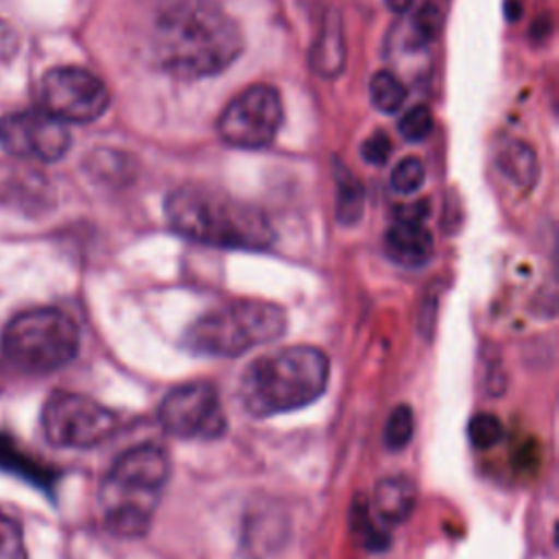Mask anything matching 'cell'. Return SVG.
<instances>
[{
	"instance_id": "6da1fadb",
	"label": "cell",
	"mask_w": 559,
	"mask_h": 559,
	"mask_svg": "<svg viewBox=\"0 0 559 559\" xmlns=\"http://www.w3.org/2000/svg\"><path fill=\"white\" fill-rule=\"evenodd\" d=\"M240 26L216 0H173L153 28L151 50L159 70L181 81L214 76L242 52Z\"/></svg>"
},
{
	"instance_id": "7a4b0ae2",
	"label": "cell",
	"mask_w": 559,
	"mask_h": 559,
	"mask_svg": "<svg viewBox=\"0 0 559 559\" xmlns=\"http://www.w3.org/2000/svg\"><path fill=\"white\" fill-rule=\"evenodd\" d=\"M164 214L173 231L210 247L262 251L275 240L273 225L255 205L201 186L173 190Z\"/></svg>"
},
{
	"instance_id": "3957f363",
	"label": "cell",
	"mask_w": 559,
	"mask_h": 559,
	"mask_svg": "<svg viewBox=\"0 0 559 559\" xmlns=\"http://www.w3.org/2000/svg\"><path fill=\"white\" fill-rule=\"evenodd\" d=\"M328 380L325 352L312 345H288L253 358L242 369L238 400L249 415L273 417L319 400Z\"/></svg>"
},
{
	"instance_id": "277c9868",
	"label": "cell",
	"mask_w": 559,
	"mask_h": 559,
	"mask_svg": "<svg viewBox=\"0 0 559 559\" xmlns=\"http://www.w3.org/2000/svg\"><path fill=\"white\" fill-rule=\"evenodd\" d=\"M168 476L170 459L159 445L142 443L124 450L111 463L98 489L105 528L124 539L144 537Z\"/></svg>"
},
{
	"instance_id": "5b68a950",
	"label": "cell",
	"mask_w": 559,
	"mask_h": 559,
	"mask_svg": "<svg viewBox=\"0 0 559 559\" xmlns=\"http://www.w3.org/2000/svg\"><path fill=\"white\" fill-rule=\"evenodd\" d=\"M288 325L282 306L260 299H236L194 319L183 343L190 352L236 358L284 336Z\"/></svg>"
},
{
	"instance_id": "8992f818",
	"label": "cell",
	"mask_w": 559,
	"mask_h": 559,
	"mask_svg": "<svg viewBox=\"0 0 559 559\" xmlns=\"http://www.w3.org/2000/svg\"><path fill=\"white\" fill-rule=\"evenodd\" d=\"M76 321L61 308L39 306L17 312L2 332L4 358L24 373L57 371L79 354Z\"/></svg>"
},
{
	"instance_id": "52a82bcc",
	"label": "cell",
	"mask_w": 559,
	"mask_h": 559,
	"mask_svg": "<svg viewBox=\"0 0 559 559\" xmlns=\"http://www.w3.org/2000/svg\"><path fill=\"white\" fill-rule=\"evenodd\" d=\"M120 417L90 395L52 391L41 408V432L57 448H94L116 435Z\"/></svg>"
},
{
	"instance_id": "ba28073f",
	"label": "cell",
	"mask_w": 559,
	"mask_h": 559,
	"mask_svg": "<svg viewBox=\"0 0 559 559\" xmlns=\"http://www.w3.org/2000/svg\"><path fill=\"white\" fill-rule=\"evenodd\" d=\"M157 419L166 435L177 439H218L227 430L218 391L205 380L173 386L159 402Z\"/></svg>"
},
{
	"instance_id": "9c48e42d",
	"label": "cell",
	"mask_w": 559,
	"mask_h": 559,
	"mask_svg": "<svg viewBox=\"0 0 559 559\" xmlns=\"http://www.w3.org/2000/svg\"><path fill=\"white\" fill-rule=\"evenodd\" d=\"M284 109L275 87L251 85L227 103L218 116V133L236 148H262L282 127Z\"/></svg>"
},
{
	"instance_id": "30bf717a",
	"label": "cell",
	"mask_w": 559,
	"mask_h": 559,
	"mask_svg": "<svg viewBox=\"0 0 559 559\" xmlns=\"http://www.w3.org/2000/svg\"><path fill=\"white\" fill-rule=\"evenodd\" d=\"M41 109L61 122H94L109 107L107 85L90 70L79 66H59L44 74Z\"/></svg>"
},
{
	"instance_id": "8fae6325",
	"label": "cell",
	"mask_w": 559,
	"mask_h": 559,
	"mask_svg": "<svg viewBox=\"0 0 559 559\" xmlns=\"http://www.w3.org/2000/svg\"><path fill=\"white\" fill-rule=\"evenodd\" d=\"M0 146L20 159L57 162L70 148V131L44 109H20L0 118Z\"/></svg>"
},
{
	"instance_id": "7c38bea8",
	"label": "cell",
	"mask_w": 559,
	"mask_h": 559,
	"mask_svg": "<svg viewBox=\"0 0 559 559\" xmlns=\"http://www.w3.org/2000/svg\"><path fill=\"white\" fill-rule=\"evenodd\" d=\"M384 253L400 266H424L435 253V240L424 221L395 218L384 234Z\"/></svg>"
},
{
	"instance_id": "4fadbf2b",
	"label": "cell",
	"mask_w": 559,
	"mask_h": 559,
	"mask_svg": "<svg viewBox=\"0 0 559 559\" xmlns=\"http://www.w3.org/2000/svg\"><path fill=\"white\" fill-rule=\"evenodd\" d=\"M417 504V485L406 474L382 478L373 489V511L384 524H400L411 518Z\"/></svg>"
},
{
	"instance_id": "5bb4252c",
	"label": "cell",
	"mask_w": 559,
	"mask_h": 559,
	"mask_svg": "<svg viewBox=\"0 0 559 559\" xmlns=\"http://www.w3.org/2000/svg\"><path fill=\"white\" fill-rule=\"evenodd\" d=\"M345 37L338 13H328L321 22V28L317 33V39L310 50V68L319 76L334 79L345 68Z\"/></svg>"
},
{
	"instance_id": "9a60e30c",
	"label": "cell",
	"mask_w": 559,
	"mask_h": 559,
	"mask_svg": "<svg viewBox=\"0 0 559 559\" xmlns=\"http://www.w3.org/2000/svg\"><path fill=\"white\" fill-rule=\"evenodd\" d=\"M496 166L520 190H531L539 175L537 155L522 140H507L496 153Z\"/></svg>"
},
{
	"instance_id": "2e32d148",
	"label": "cell",
	"mask_w": 559,
	"mask_h": 559,
	"mask_svg": "<svg viewBox=\"0 0 559 559\" xmlns=\"http://www.w3.org/2000/svg\"><path fill=\"white\" fill-rule=\"evenodd\" d=\"M0 469L35 483L41 489H50L55 483V472L48 469L41 461L20 450L9 435H0Z\"/></svg>"
},
{
	"instance_id": "e0dca14e",
	"label": "cell",
	"mask_w": 559,
	"mask_h": 559,
	"mask_svg": "<svg viewBox=\"0 0 559 559\" xmlns=\"http://www.w3.org/2000/svg\"><path fill=\"white\" fill-rule=\"evenodd\" d=\"M369 98L378 111L395 114L406 100V87L393 72L378 70L369 81Z\"/></svg>"
},
{
	"instance_id": "ac0fdd59",
	"label": "cell",
	"mask_w": 559,
	"mask_h": 559,
	"mask_svg": "<svg viewBox=\"0 0 559 559\" xmlns=\"http://www.w3.org/2000/svg\"><path fill=\"white\" fill-rule=\"evenodd\" d=\"M365 207V190L352 173L336 177V216L341 223L352 225L360 218Z\"/></svg>"
},
{
	"instance_id": "d6986e66",
	"label": "cell",
	"mask_w": 559,
	"mask_h": 559,
	"mask_svg": "<svg viewBox=\"0 0 559 559\" xmlns=\"http://www.w3.org/2000/svg\"><path fill=\"white\" fill-rule=\"evenodd\" d=\"M415 432V415L413 408L408 404H397L386 421H384V430H382V441L389 450H402L411 437Z\"/></svg>"
},
{
	"instance_id": "ffe728a7",
	"label": "cell",
	"mask_w": 559,
	"mask_h": 559,
	"mask_svg": "<svg viewBox=\"0 0 559 559\" xmlns=\"http://www.w3.org/2000/svg\"><path fill=\"white\" fill-rule=\"evenodd\" d=\"M467 437L476 450H487L502 441L504 426L491 413H476L467 424Z\"/></svg>"
},
{
	"instance_id": "44dd1931",
	"label": "cell",
	"mask_w": 559,
	"mask_h": 559,
	"mask_svg": "<svg viewBox=\"0 0 559 559\" xmlns=\"http://www.w3.org/2000/svg\"><path fill=\"white\" fill-rule=\"evenodd\" d=\"M0 559H28L20 520L2 509H0Z\"/></svg>"
},
{
	"instance_id": "7402d4cb",
	"label": "cell",
	"mask_w": 559,
	"mask_h": 559,
	"mask_svg": "<svg viewBox=\"0 0 559 559\" xmlns=\"http://www.w3.org/2000/svg\"><path fill=\"white\" fill-rule=\"evenodd\" d=\"M432 124H435V118H432V111L426 107V105H415L411 107L397 122V131L404 140L408 142H421L430 135L432 131Z\"/></svg>"
},
{
	"instance_id": "603a6c76",
	"label": "cell",
	"mask_w": 559,
	"mask_h": 559,
	"mask_svg": "<svg viewBox=\"0 0 559 559\" xmlns=\"http://www.w3.org/2000/svg\"><path fill=\"white\" fill-rule=\"evenodd\" d=\"M424 177V164L417 157H404L391 173V188L400 194H411L421 188Z\"/></svg>"
},
{
	"instance_id": "cb8c5ba5",
	"label": "cell",
	"mask_w": 559,
	"mask_h": 559,
	"mask_svg": "<svg viewBox=\"0 0 559 559\" xmlns=\"http://www.w3.org/2000/svg\"><path fill=\"white\" fill-rule=\"evenodd\" d=\"M439 26H441V11L432 2L421 4L415 11L413 22H411V31L415 35V41H419V44L432 41L439 33Z\"/></svg>"
},
{
	"instance_id": "d4e9b609",
	"label": "cell",
	"mask_w": 559,
	"mask_h": 559,
	"mask_svg": "<svg viewBox=\"0 0 559 559\" xmlns=\"http://www.w3.org/2000/svg\"><path fill=\"white\" fill-rule=\"evenodd\" d=\"M352 528L365 537V544L369 548H382L386 544V537L373 526L371 518H369V509L360 507V502H356L352 507Z\"/></svg>"
},
{
	"instance_id": "484cf974",
	"label": "cell",
	"mask_w": 559,
	"mask_h": 559,
	"mask_svg": "<svg viewBox=\"0 0 559 559\" xmlns=\"http://www.w3.org/2000/svg\"><path fill=\"white\" fill-rule=\"evenodd\" d=\"M391 151H393V144L389 140V135L384 131H373L365 142H362V159L373 164V166H382L386 164V159L391 157Z\"/></svg>"
},
{
	"instance_id": "4316f807",
	"label": "cell",
	"mask_w": 559,
	"mask_h": 559,
	"mask_svg": "<svg viewBox=\"0 0 559 559\" xmlns=\"http://www.w3.org/2000/svg\"><path fill=\"white\" fill-rule=\"evenodd\" d=\"M17 48H20L17 33L13 31L11 24L0 20V61H9L11 57H15Z\"/></svg>"
},
{
	"instance_id": "83f0119b",
	"label": "cell",
	"mask_w": 559,
	"mask_h": 559,
	"mask_svg": "<svg viewBox=\"0 0 559 559\" xmlns=\"http://www.w3.org/2000/svg\"><path fill=\"white\" fill-rule=\"evenodd\" d=\"M386 2V7L393 11V13H404L411 4H413V0H384Z\"/></svg>"
}]
</instances>
